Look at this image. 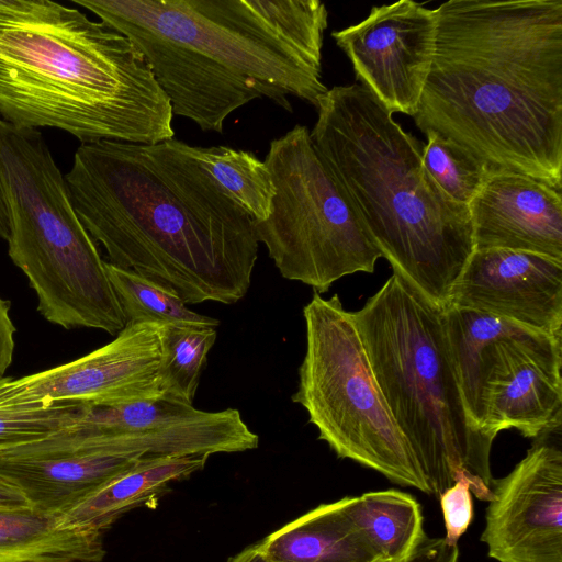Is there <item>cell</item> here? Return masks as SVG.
I'll use <instances>...</instances> for the list:
<instances>
[{
    "label": "cell",
    "mask_w": 562,
    "mask_h": 562,
    "mask_svg": "<svg viewBox=\"0 0 562 562\" xmlns=\"http://www.w3.org/2000/svg\"><path fill=\"white\" fill-rule=\"evenodd\" d=\"M76 213L110 263L186 304H234L248 292L254 220L175 137L82 143L65 175Z\"/></svg>",
    "instance_id": "6da1fadb"
},
{
    "label": "cell",
    "mask_w": 562,
    "mask_h": 562,
    "mask_svg": "<svg viewBox=\"0 0 562 562\" xmlns=\"http://www.w3.org/2000/svg\"><path fill=\"white\" fill-rule=\"evenodd\" d=\"M414 121L493 173L562 190V0H449Z\"/></svg>",
    "instance_id": "7a4b0ae2"
},
{
    "label": "cell",
    "mask_w": 562,
    "mask_h": 562,
    "mask_svg": "<svg viewBox=\"0 0 562 562\" xmlns=\"http://www.w3.org/2000/svg\"><path fill=\"white\" fill-rule=\"evenodd\" d=\"M143 54L173 115L203 132L257 99L317 106L328 10L319 0H72Z\"/></svg>",
    "instance_id": "3957f363"
},
{
    "label": "cell",
    "mask_w": 562,
    "mask_h": 562,
    "mask_svg": "<svg viewBox=\"0 0 562 562\" xmlns=\"http://www.w3.org/2000/svg\"><path fill=\"white\" fill-rule=\"evenodd\" d=\"M0 117L81 144L175 136L170 102L134 44L49 0H0Z\"/></svg>",
    "instance_id": "277c9868"
},
{
    "label": "cell",
    "mask_w": 562,
    "mask_h": 562,
    "mask_svg": "<svg viewBox=\"0 0 562 562\" xmlns=\"http://www.w3.org/2000/svg\"><path fill=\"white\" fill-rule=\"evenodd\" d=\"M312 143L393 272L446 310L474 252L469 206L448 198L423 145L364 87L335 86L317 103Z\"/></svg>",
    "instance_id": "5b68a950"
},
{
    "label": "cell",
    "mask_w": 562,
    "mask_h": 562,
    "mask_svg": "<svg viewBox=\"0 0 562 562\" xmlns=\"http://www.w3.org/2000/svg\"><path fill=\"white\" fill-rule=\"evenodd\" d=\"M374 380L437 498L463 480L492 498L493 439L469 420L452 367L443 310L396 273L352 312Z\"/></svg>",
    "instance_id": "8992f818"
},
{
    "label": "cell",
    "mask_w": 562,
    "mask_h": 562,
    "mask_svg": "<svg viewBox=\"0 0 562 562\" xmlns=\"http://www.w3.org/2000/svg\"><path fill=\"white\" fill-rule=\"evenodd\" d=\"M306 348L292 401L338 458L425 494L430 488L374 380L352 312L314 292L303 308Z\"/></svg>",
    "instance_id": "52a82bcc"
},
{
    "label": "cell",
    "mask_w": 562,
    "mask_h": 562,
    "mask_svg": "<svg viewBox=\"0 0 562 562\" xmlns=\"http://www.w3.org/2000/svg\"><path fill=\"white\" fill-rule=\"evenodd\" d=\"M274 187L269 216L255 235L280 274L318 294L382 258L347 193L316 151L304 125L274 138L265 158Z\"/></svg>",
    "instance_id": "ba28073f"
},
{
    "label": "cell",
    "mask_w": 562,
    "mask_h": 562,
    "mask_svg": "<svg viewBox=\"0 0 562 562\" xmlns=\"http://www.w3.org/2000/svg\"><path fill=\"white\" fill-rule=\"evenodd\" d=\"M0 195L9 222V257L30 281L65 285L93 265L99 250L43 135L1 117Z\"/></svg>",
    "instance_id": "9c48e42d"
},
{
    "label": "cell",
    "mask_w": 562,
    "mask_h": 562,
    "mask_svg": "<svg viewBox=\"0 0 562 562\" xmlns=\"http://www.w3.org/2000/svg\"><path fill=\"white\" fill-rule=\"evenodd\" d=\"M258 446L238 409L206 412L166 397L89 406L72 426L44 441L52 453L142 457H210Z\"/></svg>",
    "instance_id": "30bf717a"
},
{
    "label": "cell",
    "mask_w": 562,
    "mask_h": 562,
    "mask_svg": "<svg viewBox=\"0 0 562 562\" xmlns=\"http://www.w3.org/2000/svg\"><path fill=\"white\" fill-rule=\"evenodd\" d=\"M162 324L134 323L111 342L61 366L0 379V408L76 402L111 406L164 396Z\"/></svg>",
    "instance_id": "8fae6325"
},
{
    "label": "cell",
    "mask_w": 562,
    "mask_h": 562,
    "mask_svg": "<svg viewBox=\"0 0 562 562\" xmlns=\"http://www.w3.org/2000/svg\"><path fill=\"white\" fill-rule=\"evenodd\" d=\"M481 541L498 562H562L561 427L537 437L502 479H493Z\"/></svg>",
    "instance_id": "7c38bea8"
},
{
    "label": "cell",
    "mask_w": 562,
    "mask_h": 562,
    "mask_svg": "<svg viewBox=\"0 0 562 562\" xmlns=\"http://www.w3.org/2000/svg\"><path fill=\"white\" fill-rule=\"evenodd\" d=\"M437 16L412 0L372 7L361 22L331 33L356 78L392 114L414 116L429 75Z\"/></svg>",
    "instance_id": "4fadbf2b"
},
{
    "label": "cell",
    "mask_w": 562,
    "mask_h": 562,
    "mask_svg": "<svg viewBox=\"0 0 562 562\" xmlns=\"http://www.w3.org/2000/svg\"><path fill=\"white\" fill-rule=\"evenodd\" d=\"M450 305L562 336V260L520 250H474Z\"/></svg>",
    "instance_id": "5bb4252c"
},
{
    "label": "cell",
    "mask_w": 562,
    "mask_h": 562,
    "mask_svg": "<svg viewBox=\"0 0 562 562\" xmlns=\"http://www.w3.org/2000/svg\"><path fill=\"white\" fill-rule=\"evenodd\" d=\"M469 211L475 250H520L562 260L561 190L520 173H493Z\"/></svg>",
    "instance_id": "9a60e30c"
},
{
    "label": "cell",
    "mask_w": 562,
    "mask_h": 562,
    "mask_svg": "<svg viewBox=\"0 0 562 562\" xmlns=\"http://www.w3.org/2000/svg\"><path fill=\"white\" fill-rule=\"evenodd\" d=\"M140 458L135 454L0 457V476L19 487L31 507L61 515Z\"/></svg>",
    "instance_id": "2e32d148"
},
{
    "label": "cell",
    "mask_w": 562,
    "mask_h": 562,
    "mask_svg": "<svg viewBox=\"0 0 562 562\" xmlns=\"http://www.w3.org/2000/svg\"><path fill=\"white\" fill-rule=\"evenodd\" d=\"M207 459V456L142 457L132 468L61 514L64 524L104 532L125 513L142 506L153 507L170 491V483L201 471Z\"/></svg>",
    "instance_id": "e0dca14e"
},
{
    "label": "cell",
    "mask_w": 562,
    "mask_h": 562,
    "mask_svg": "<svg viewBox=\"0 0 562 562\" xmlns=\"http://www.w3.org/2000/svg\"><path fill=\"white\" fill-rule=\"evenodd\" d=\"M277 562H383L344 510V498L322 504L257 542Z\"/></svg>",
    "instance_id": "ac0fdd59"
},
{
    "label": "cell",
    "mask_w": 562,
    "mask_h": 562,
    "mask_svg": "<svg viewBox=\"0 0 562 562\" xmlns=\"http://www.w3.org/2000/svg\"><path fill=\"white\" fill-rule=\"evenodd\" d=\"M103 532L33 507L0 508V562H101Z\"/></svg>",
    "instance_id": "d6986e66"
},
{
    "label": "cell",
    "mask_w": 562,
    "mask_h": 562,
    "mask_svg": "<svg viewBox=\"0 0 562 562\" xmlns=\"http://www.w3.org/2000/svg\"><path fill=\"white\" fill-rule=\"evenodd\" d=\"M344 498V510L376 558L405 562L427 538L423 508L397 490L367 492Z\"/></svg>",
    "instance_id": "ffe728a7"
},
{
    "label": "cell",
    "mask_w": 562,
    "mask_h": 562,
    "mask_svg": "<svg viewBox=\"0 0 562 562\" xmlns=\"http://www.w3.org/2000/svg\"><path fill=\"white\" fill-rule=\"evenodd\" d=\"M201 166L255 222L265 221L274 187L270 172L254 153L227 146H193Z\"/></svg>",
    "instance_id": "44dd1931"
},
{
    "label": "cell",
    "mask_w": 562,
    "mask_h": 562,
    "mask_svg": "<svg viewBox=\"0 0 562 562\" xmlns=\"http://www.w3.org/2000/svg\"><path fill=\"white\" fill-rule=\"evenodd\" d=\"M105 271L126 324L159 323L216 327V318L201 315L171 290L140 274L105 261Z\"/></svg>",
    "instance_id": "7402d4cb"
},
{
    "label": "cell",
    "mask_w": 562,
    "mask_h": 562,
    "mask_svg": "<svg viewBox=\"0 0 562 562\" xmlns=\"http://www.w3.org/2000/svg\"><path fill=\"white\" fill-rule=\"evenodd\" d=\"M216 336V327L212 326H162V397L193 403L201 372Z\"/></svg>",
    "instance_id": "603a6c76"
},
{
    "label": "cell",
    "mask_w": 562,
    "mask_h": 562,
    "mask_svg": "<svg viewBox=\"0 0 562 562\" xmlns=\"http://www.w3.org/2000/svg\"><path fill=\"white\" fill-rule=\"evenodd\" d=\"M423 164L440 190L456 203H471L493 172L469 153L440 136L426 134Z\"/></svg>",
    "instance_id": "cb8c5ba5"
},
{
    "label": "cell",
    "mask_w": 562,
    "mask_h": 562,
    "mask_svg": "<svg viewBox=\"0 0 562 562\" xmlns=\"http://www.w3.org/2000/svg\"><path fill=\"white\" fill-rule=\"evenodd\" d=\"M90 405L76 402L0 408V450L49 437L72 426Z\"/></svg>",
    "instance_id": "d4e9b609"
},
{
    "label": "cell",
    "mask_w": 562,
    "mask_h": 562,
    "mask_svg": "<svg viewBox=\"0 0 562 562\" xmlns=\"http://www.w3.org/2000/svg\"><path fill=\"white\" fill-rule=\"evenodd\" d=\"M443 515L446 536L449 544H458L461 536L468 530L473 518V502L469 484L457 481L439 497Z\"/></svg>",
    "instance_id": "484cf974"
},
{
    "label": "cell",
    "mask_w": 562,
    "mask_h": 562,
    "mask_svg": "<svg viewBox=\"0 0 562 562\" xmlns=\"http://www.w3.org/2000/svg\"><path fill=\"white\" fill-rule=\"evenodd\" d=\"M405 562H459L458 544H449L445 538H429Z\"/></svg>",
    "instance_id": "4316f807"
},
{
    "label": "cell",
    "mask_w": 562,
    "mask_h": 562,
    "mask_svg": "<svg viewBox=\"0 0 562 562\" xmlns=\"http://www.w3.org/2000/svg\"><path fill=\"white\" fill-rule=\"evenodd\" d=\"M15 330L10 316V301L0 296V379L12 363Z\"/></svg>",
    "instance_id": "83f0119b"
},
{
    "label": "cell",
    "mask_w": 562,
    "mask_h": 562,
    "mask_svg": "<svg viewBox=\"0 0 562 562\" xmlns=\"http://www.w3.org/2000/svg\"><path fill=\"white\" fill-rule=\"evenodd\" d=\"M31 507L19 487L0 476V508Z\"/></svg>",
    "instance_id": "f1b7e54d"
},
{
    "label": "cell",
    "mask_w": 562,
    "mask_h": 562,
    "mask_svg": "<svg viewBox=\"0 0 562 562\" xmlns=\"http://www.w3.org/2000/svg\"><path fill=\"white\" fill-rule=\"evenodd\" d=\"M228 562H277L267 557H265L257 543L250 544L245 548L243 551L234 555L228 560Z\"/></svg>",
    "instance_id": "f546056e"
},
{
    "label": "cell",
    "mask_w": 562,
    "mask_h": 562,
    "mask_svg": "<svg viewBox=\"0 0 562 562\" xmlns=\"http://www.w3.org/2000/svg\"><path fill=\"white\" fill-rule=\"evenodd\" d=\"M0 238L8 240L9 238V222L5 212V207L3 205L2 198L0 195Z\"/></svg>",
    "instance_id": "4dcf8cb0"
}]
</instances>
